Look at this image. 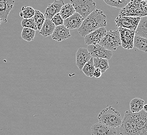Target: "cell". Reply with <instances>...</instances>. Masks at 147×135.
Returning a JSON list of instances; mask_svg holds the SVG:
<instances>
[{"mask_svg": "<svg viewBox=\"0 0 147 135\" xmlns=\"http://www.w3.org/2000/svg\"><path fill=\"white\" fill-rule=\"evenodd\" d=\"M147 114L142 110L137 113L125 112L119 126L121 135H147Z\"/></svg>", "mask_w": 147, "mask_h": 135, "instance_id": "6da1fadb", "label": "cell"}, {"mask_svg": "<svg viewBox=\"0 0 147 135\" xmlns=\"http://www.w3.org/2000/svg\"><path fill=\"white\" fill-rule=\"evenodd\" d=\"M107 23L106 15L102 11L96 9L83 21L78 32L80 35L85 37L98 29L105 27Z\"/></svg>", "mask_w": 147, "mask_h": 135, "instance_id": "7a4b0ae2", "label": "cell"}, {"mask_svg": "<svg viewBox=\"0 0 147 135\" xmlns=\"http://www.w3.org/2000/svg\"><path fill=\"white\" fill-rule=\"evenodd\" d=\"M147 1H130L122 9L119 16L126 17H142L147 16Z\"/></svg>", "mask_w": 147, "mask_h": 135, "instance_id": "3957f363", "label": "cell"}, {"mask_svg": "<svg viewBox=\"0 0 147 135\" xmlns=\"http://www.w3.org/2000/svg\"><path fill=\"white\" fill-rule=\"evenodd\" d=\"M99 123L115 128L122 123L121 113L113 108L110 106L102 110L98 116Z\"/></svg>", "mask_w": 147, "mask_h": 135, "instance_id": "277c9868", "label": "cell"}, {"mask_svg": "<svg viewBox=\"0 0 147 135\" xmlns=\"http://www.w3.org/2000/svg\"><path fill=\"white\" fill-rule=\"evenodd\" d=\"M98 44L108 51H116L121 45L119 30H110L107 32Z\"/></svg>", "mask_w": 147, "mask_h": 135, "instance_id": "5b68a950", "label": "cell"}, {"mask_svg": "<svg viewBox=\"0 0 147 135\" xmlns=\"http://www.w3.org/2000/svg\"><path fill=\"white\" fill-rule=\"evenodd\" d=\"M70 3L84 19L96 9V3L92 0H71Z\"/></svg>", "mask_w": 147, "mask_h": 135, "instance_id": "8992f818", "label": "cell"}, {"mask_svg": "<svg viewBox=\"0 0 147 135\" xmlns=\"http://www.w3.org/2000/svg\"><path fill=\"white\" fill-rule=\"evenodd\" d=\"M140 19V17H126L119 15L115 19V23L116 27L118 28L126 29L135 31Z\"/></svg>", "mask_w": 147, "mask_h": 135, "instance_id": "52a82bcc", "label": "cell"}, {"mask_svg": "<svg viewBox=\"0 0 147 135\" xmlns=\"http://www.w3.org/2000/svg\"><path fill=\"white\" fill-rule=\"evenodd\" d=\"M87 49L93 58H103L108 60L113 56L112 51L105 49L99 44L88 45Z\"/></svg>", "mask_w": 147, "mask_h": 135, "instance_id": "ba28073f", "label": "cell"}, {"mask_svg": "<svg viewBox=\"0 0 147 135\" xmlns=\"http://www.w3.org/2000/svg\"><path fill=\"white\" fill-rule=\"evenodd\" d=\"M118 30L123 48L125 49H133L134 48L133 42L135 37V31L122 28H118Z\"/></svg>", "mask_w": 147, "mask_h": 135, "instance_id": "9c48e42d", "label": "cell"}, {"mask_svg": "<svg viewBox=\"0 0 147 135\" xmlns=\"http://www.w3.org/2000/svg\"><path fill=\"white\" fill-rule=\"evenodd\" d=\"M105 27L98 29L85 36L84 37L85 43L88 45L98 44L102 38L107 33Z\"/></svg>", "mask_w": 147, "mask_h": 135, "instance_id": "30bf717a", "label": "cell"}, {"mask_svg": "<svg viewBox=\"0 0 147 135\" xmlns=\"http://www.w3.org/2000/svg\"><path fill=\"white\" fill-rule=\"evenodd\" d=\"M91 135H116L115 128L97 123L93 124L91 127Z\"/></svg>", "mask_w": 147, "mask_h": 135, "instance_id": "8fae6325", "label": "cell"}, {"mask_svg": "<svg viewBox=\"0 0 147 135\" xmlns=\"http://www.w3.org/2000/svg\"><path fill=\"white\" fill-rule=\"evenodd\" d=\"M84 19L79 14L75 13L74 14L64 20L63 25L68 30L78 29L82 25Z\"/></svg>", "mask_w": 147, "mask_h": 135, "instance_id": "7c38bea8", "label": "cell"}, {"mask_svg": "<svg viewBox=\"0 0 147 135\" xmlns=\"http://www.w3.org/2000/svg\"><path fill=\"white\" fill-rule=\"evenodd\" d=\"M91 58L87 48H79L76 53V64L79 70H82L84 65Z\"/></svg>", "mask_w": 147, "mask_h": 135, "instance_id": "4fadbf2b", "label": "cell"}, {"mask_svg": "<svg viewBox=\"0 0 147 135\" xmlns=\"http://www.w3.org/2000/svg\"><path fill=\"white\" fill-rule=\"evenodd\" d=\"M14 1L0 0V18L2 22L7 23L9 13L14 7Z\"/></svg>", "mask_w": 147, "mask_h": 135, "instance_id": "5bb4252c", "label": "cell"}, {"mask_svg": "<svg viewBox=\"0 0 147 135\" xmlns=\"http://www.w3.org/2000/svg\"><path fill=\"white\" fill-rule=\"evenodd\" d=\"M64 5V1L61 0H55L53 3L49 4L45 9V14L44 15L45 19L51 20L55 15L59 13Z\"/></svg>", "mask_w": 147, "mask_h": 135, "instance_id": "9a60e30c", "label": "cell"}, {"mask_svg": "<svg viewBox=\"0 0 147 135\" xmlns=\"http://www.w3.org/2000/svg\"><path fill=\"white\" fill-rule=\"evenodd\" d=\"M71 36L69 30L63 25L56 27L53 33L51 35L52 39L59 42L69 39Z\"/></svg>", "mask_w": 147, "mask_h": 135, "instance_id": "2e32d148", "label": "cell"}, {"mask_svg": "<svg viewBox=\"0 0 147 135\" xmlns=\"http://www.w3.org/2000/svg\"><path fill=\"white\" fill-rule=\"evenodd\" d=\"M147 17L140 18L137 27L135 31V35L142 37L147 39Z\"/></svg>", "mask_w": 147, "mask_h": 135, "instance_id": "e0dca14e", "label": "cell"}, {"mask_svg": "<svg viewBox=\"0 0 147 135\" xmlns=\"http://www.w3.org/2000/svg\"><path fill=\"white\" fill-rule=\"evenodd\" d=\"M55 28V26L51 20L45 19L41 28L40 30V34L45 37L51 36L53 33Z\"/></svg>", "mask_w": 147, "mask_h": 135, "instance_id": "ac0fdd59", "label": "cell"}, {"mask_svg": "<svg viewBox=\"0 0 147 135\" xmlns=\"http://www.w3.org/2000/svg\"><path fill=\"white\" fill-rule=\"evenodd\" d=\"M144 101L143 99L139 98L133 99L130 102V111L132 113H137L143 110Z\"/></svg>", "mask_w": 147, "mask_h": 135, "instance_id": "d6986e66", "label": "cell"}, {"mask_svg": "<svg viewBox=\"0 0 147 135\" xmlns=\"http://www.w3.org/2000/svg\"><path fill=\"white\" fill-rule=\"evenodd\" d=\"M75 11L73 5L71 3H67L64 4L61 8L59 14L62 17L63 20L68 18L75 13Z\"/></svg>", "mask_w": 147, "mask_h": 135, "instance_id": "ffe728a7", "label": "cell"}, {"mask_svg": "<svg viewBox=\"0 0 147 135\" xmlns=\"http://www.w3.org/2000/svg\"><path fill=\"white\" fill-rule=\"evenodd\" d=\"M133 47L137 48L139 51L146 53L147 51V39L142 37L135 35L133 42Z\"/></svg>", "mask_w": 147, "mask_h": 135, "instance_id": "44dd1931", "label": "cell"}, {"mask_svg": "<svg viewBox=\"0 0 147 135\" xmlns=\"http://www.w3.org/2000/svg\"><path fill=\"white\" fill-rule=\"evenodd\" d=\"M93 62L95 69H98L102 73H105L109 68V61L107 59L93 58Z\"/></svg>", "mask_w": 147, "mask_h": 135, "instance_id": "7402d4cb", "label": "cell"}, {"mask_svg": "<svg viewBox=\"0 0 147 135\" xmlns=\"http://www.w3.org/2000/svg\"><path fill=\"white\" fill-rule=\"evenodd\" d=\"M130 1V0H104V2L108 5L121 9H124Z\"/></svg>", "mask_w": 147, "mask_h": 135, "instance_id": "603a6c76", "label": "cell"}, {"mask_svg": "<svg viewBox=\"0 0 147 135\" xmlns=\"http://www.w3.org/2000/svg\"><path fill=\"white\" fill-rule=\"evenodd\" d=\"M35 10L31 6H23L20 13V17L23 18L24 19H30L34 17Z\"/></svg>", "mask_w": 147, "mask_h": 135, "instance_id": "cb8c5ba5", "label": "cell"}, {"mask_svg": "<svg viewBox=\"0 0 147 135\" xmlns=\"http://www.w3.org/2000/svg\"><path fill=\"white\" fill-rule=\"evenodd\" d=\"M33 18L34 19L36 25L37 26V30L40 31V30L43 24L45 21V18L44 14H43L41 11L38 10H35Z\"/></svg>", "mask_w": 147, "mask_h": 135, "instance_id": "d4e9b609", "label": "cell"}, {"mask_svg": "<svg viewBox=\"0 0 147 135\" xmlns=\"http://www.w3.org/2000/svg\"><path fill=\"white\" fill-rule=\"evenodd\" d=\"M82 70L86 76L90 78L93 76V72L95 70V68L93 65V58L91 57L90 60L84 65Z\"/></svg>", "mask_w": 147, "mask_h": 135, "instance_id": "484cf974", "label": "cell"}, {"mask_svg": "<svg viewBox=\"0 0 147 135\" xmlns=\"http://www.w3.org/2000/svg\"><path fill=\"white\" fill-rule=\"evenodd\" d=\"M36 31L31 29L24 28L21 33V37L26 41L30 42L34 39Z\"/></svg>", "mask_w": 147, "mask_h": 135, "instance_id": "4316f807", "label": "cell"}, {"mask_svg": "<svg viewBox=\"0 0 147 135\" xmlns=\"http://www.w3.org/2000/svg\"><path fill=\"white\" fill-rule=\"evenodd\" d=\"M21 25L23 27V28L31 29L34 31L38 30L37 26L36 25V23H34V19L33 18L30 19H23L21 22Z\"/></svg>", "mask_w": 147, "mask_h": 135, "instance_id": "83f0119b", "label": "cell"}, {"mask_svg": "<svg viewBox=\"0 0 147 135\" xmlns=\"http://www.w3.org/2000/svg\"><path fill=\"white\" fill-rule=\"evenodd\" d=\"M51 21L54 24V25L56 27L59 26V25H63L64 20L61 17L59 13L55 15L53 17L51 18Z\"/></svg>", "mask_w": 147, "mask_h": 135, "instance_id": "f1b7e54d", "label": "cell"}, {"mask_svg": "<svg viewBox=\"0 0 147 135\" xmlns=\"http://www.w3.org/2000/svg\"><path fill=\"white\" fill-rule=\"evenodd\" d=\"M102 74L101 72L100 71L99 69H95V70L93 72V76H94L96 79H99L102 76Z\"/></svg>", "mask_w": 147, "mask_h": 135, "instance_id": "f546056e", "label": "cell"}, {"mask_svg": "<svg viewBox=\"0 0 147 135\" xmlns=\"http://www.w3.org/2000/svg\"><path fill=\"white\" fill-rule=\"evenodd\" d=\"M147 104H144V107H143V110L145 111V112H147Z\"/></svg>", "mask_w": 147, "mask_h": 135, "instance_id": "4dcf8cb0", "label": "cell"}, {"mask_svg": "<svg viewBox=\"0 0 147 135\" xmlns=\"http://www.w3.org/2000/svg\"><path fill=\"white\" fill-rule=\"evenodd\" d=\"M2 20L0 18V25L2 24Z\"/></svg>", "mask_w": 147, "mask_h": 135, "instance_id": "1f68e13d", "label": "cell"}]
</instances>
